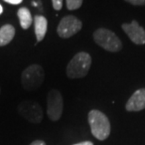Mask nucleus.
<instances>
[{"label":"nucleus","instance_id":"obj_5","mask_svg":"<svg viewBox=\"0 0 145 145\" xmlns=\"http://www.w3.org/2000/svg\"><path fill=\"white\" fill-rule=\"evenodd\" d=\"M18 112L32 124H39L42 122L44 112L39 103L33 100H24L17 107Z\"/></svg>","mask_w":145,"mask_h":145},{"label":"nucleus","instance_id":"obj_16","mask_svg":"<svg viewBox=\"0 0 145 145\" xmlns=\"http://www.w3.org/2000/svg\"><path fill=\"white\" fill-rule=\"evenodd\" d=\"M29 145H46V144H45V142L44 140H34L33 142H31Z\"/></svg>","mask_w":145,"mask_h":145},{"label":"nucleus","instance_id":"obj_1","mask_svg":"<svg viewBox=\"0 0 145 145\" xmlns=\"http://www.w3.org/2000/svg\"><path fill=\"white\" fill-rule=\"evenodd\" d=\"M91 134L99 140H105L110 135L111 126L109 118L98 110H91L88 115Z\"/></svg>","mask_w":145,"mask_h":145},{"label":"nucleus","instance_id":"obj_7","mask_svg":"<svg viewBox=\"0 0 145 145\" xmlns=\"http://www.w3.org/2000/svg\"><path fill=\"white\" fill-rule=\"evenodd\" d=\"M82 28V22L73 15H68L60 20L58 25V35L62 39H69Z\"/></svg>","mask_w":145,"mask_h":145},{"label":"nucleus","instance_id":"obj_17","mask_svg":"<svg viewBox=\"0 0 145 145\" xmlns=\"http://www.w3.org/2000/svg\"><path fill=\"white\" fill-rule=\"evenodd\" d=\"M4 1L10 3V4H12V5H18V4H20L23 0H4Z\"/></svg>","mask_w":145,"mask_h":145},{"label":"nucleus","instance_id":"obj_3","mask_svg":"<svg viewBox=\"0 0 145 145\" xmlns=\"http://www.w3.org/2000/svg\"><path fill=\"white\" fill-rule=\"evenodd\" d=\"M23 88L27 91L37 90L44 82V70L40 65L33 64L24 70L21 76Z\"/></svg>","mask_w":145,"mask_h":145},{"label":"nucleus","instance_id":"obj_6","mask_svg":"<svg viewBox=\"0 0 145 145\" xmlns=\"http://www.w3.org/2000/svg\"><path fill=\"white\" fill-rule=\"evenodd\" d=\"M63 112L62 95L57 89H52L47 95V115L52 122L60 119Z\"/></svg>","mask_w":145,"mask_h":145},{"label":"nucleus","instance_id":"obj_14","mask_svg":"<svg viewBox=\"0 0 145 145\" xmlns=\"http://www.w3.org/2000/svg\"><path fill=\"white\" fill-rule=\"evenodd\" d=\"M52 4H53V8L56 10H60L62 8L63 0H52Z\"/></svg>","mask_w":145,"mask_h":145},{"label":"nucleus","instance_id":"obj_9","mask_svg":"<svg viewBox=\"0 0 145 145\" xmlns=\"http://www.w3.org/2000/svg\"><path fill=\"white\" fill-rule=\"evenodd\" d=\"M127 112H140L145 109V88L138 89L126 102Z\"/></svg>","mask_w":145,"mask_h":145},{"label":"nucleus","instance_id":"obj_4","mask_svg":"<svg viewBox=\"0 0 145 145\" xmlns=\"http://www.w3.org/2000/svg\"><path fill=\"white\" fill-rule=\"evenodd\" d=\"M93 39L98 44L107 52H117L122 50V41L117 35L111 30L107 28H99L93 33Z\"/></svg>","mask_w":145,"mask_h":145},{"label":"nucleus","instance_id":"obj_12","mask_svg":"<svg viewBox=\"0 0 145 145\" xmlns=\"http://www.w3.org/2000/svg\"><path fill=\"white\" fill-rule=\"evenodd\" d=\"M17 16L19 18L20 25L23 29H28L32 24V16L28 8H21L17 11Z\"/></svg>","mask_w":145,"mask_h":145},{"label":"nucleus","instance_id":"obj_10","mask_svg":"<svg viewBox=\"0 0 145 145\" xmlns=\"http://www.w3.org/2000/svg\"><path fill=\"white\" fill-rule=\"evenodd\" d=\"M34 28L37 41L41 42L44 39L47 31V20L42 15H36L34 18Z\"/></svg>","mask_w":145,"mask_h":145},{"label":"nucleus","instance_id":"obj_8","mask_svg":"<svg viewBox=\"0 0 145 145\" xmlns=\"http://www.w3.org/2000/svg\"><path fill=\"white\" fill-rule=\"evenodd\" d=\"M122 28L133 43L137 45L145 44V30L136 20L130 24H122Z\"/></svg>","mask_w":145,"mask_h":145},{"label":"nucleus","instance_id":"obj_2","mask_svg":"<svg viewBox=\"0 0 145 145\" xmlns=\"http://www.w3.org/2000/svg\"><path fill=\"white\" fill-rule=\"evenodd\" d=\"M91 66V57L88 52H80L72 58L66 69V74L70 79L83 78L88 74Z\"/></svg>","mask_w":145,"mask_h":145},{"label":"nucleus","instance_id":"obj_18","mask_svg":"<svg viewBox=\"0 0 145 145\" xmlns=\"http://www.w3.org/2000/svg\"><path fill=\"white\" fill-rule=\"evenodd\" d=\"M73 145H93V143H92L91 141H82V142L75 143Z\"/></svg>","mask_w":145,"mask_h":145},{"label":"nucleus","instance_id":"obj_15","mask_svg":"<svg viewBox=\"0 0 145 145\" xmlns=\"http://www.w3.org/2000/svg\"><path fill=\"white\" fill-rule=\"evenodd\" d=\"M125 1L134 6H144L145 5V0H125Z\"/></svg>","mask_w":145,"mask_h":145},{"label":"nucleus","instance_id":"obj_13","mask_svg":"<svg viewBox=\"0 0 145 145\" xmlns=\"http://www.w3.org/2000/svg\"><path fill=\"white\" fill-rule=\"evenodd\" d=\"M83 0H66V6L67 8L70 10H77L82 6Z\"/></svg>","mask_w":145,"mask_h":145},{"label":"nucleus","instance_id":"obj_19","mask_svg":"<svg viewBox=\"0 0 145 145\" xmlns=\"http://www.w3.org/2000/svg\"><path fill=\"white\" fill-rule=\"evenodd\" d=\"M2 12H3V8H2V6L0 5V14H1Z\"/></svg>","mask_w":145,"mask_h":145},{"label":"nucleus","instance_id":"obj_11","mask_svg":"<svg viewBox=\"0 0 145 145\" xmlns=\"http://www.w3.org/2000/svg\"><path fill=\"white\" fill-rule=\"evenodd\" d=\"M15 28L11 24H5L0 28V47L6 46L13 39Z\"/></svg>","mask_w":145,"mask_h":145},{"label":"nucleus","instance_id":"obj_20","mask_svg":"<svg viewBox=\"0 0 145 145\" xmlns=\"http://www.w3.org/2000/svg\"><path fill=\"white\" fill-rule=\"evenodd\" d=\"M0 92H1V90H0Z\"/></svg>","mask_w":145,"mask_h":145}]
</instances>
